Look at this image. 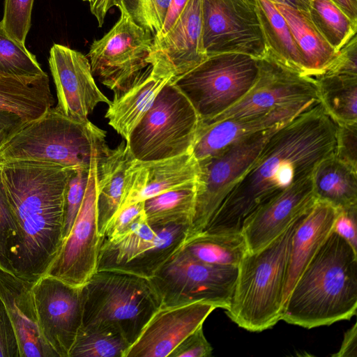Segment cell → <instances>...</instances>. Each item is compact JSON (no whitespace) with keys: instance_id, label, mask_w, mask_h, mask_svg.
<instances>
[{"instance_id":"cell-1","label":"cell","mask_w":357,"mask_h":357,"mask_svg":"<svg viewBox=\"0 0 357 357\" xmlns=\"http://www.w3.org/2000/svg\"><path fill=\"white\" fill-rule=\"evenodd\" d=\"M337 127L320 103L282 125L203 231L241 232L244 221L257 208L310 177L322 159L335 153Z\"/></svg>"},{"instance_id":"cell-2","label":"cell","mask_w":357,"mask_h":357,"mask_svg":"<svg viewBox=\"0 0 357 357\" xmlns=\"http://www.w3.org/2000/svg\"><path fill=\"white\" fill-rule=\"evenodd\" d=\"M0 165L16 227L10 271L35 282L46 273L63 242L65 194L74 169L24 160Z\"/></svg>"},{"instance_id":"cell-3","label":"cell","mask_w":357,"mask_h":357,"mask_svg":"<svg viewBox=\"0 0 357 357\" xmlns=\"http://www.w3.org/2000/svg\"><path fill=\"white\" fill-rule=\"evenodd\" d=\"M356 310L357 252L333 231L297 280L281 320L312 328L349 320Z\"/></svg>"},{"instance_id":"cell-4","label":"cell","mask_w":357,"mask_h":357,"mask_svg":"<svg viewBox=\"0 0 357 357\" xmlns=\"http://www.w3.org/2000/svg\"><path fill=\"white\" fill-rule=\"evenodd\" d=\"M303 215L264 247L248 252L239 264L230 305L226 310L239 327L261 332L281 320L291 239Z\"/></svg>"},{"instance_id":"cell-5","label":"cell","mask_w":357,"mask_h":357,"mask_svg":"<svg viewBox=\"0 0 357 357\" xmlns=\"http://www.w3.org/2000/svg\"><path fill=\"white\" fill-rule=\"evenodd\" d=\"M110 151L106 131L90 121L69 119L52 107L0 149V162L36 161L89 170Z\"/></svg>"},{"instance_id":"cell-6","label":"cell","mask_w":357,"mask_h":357,"mask_svg":"<svg viewBox=\"0 0 357 357\" xmlns=\"http://www.w3.org/2000/svg\"><path fill=\"white\" fill-rule=\"evenodd\" d=\"M81 291V326H114L131 344L161 305L149 279L121 271H96Z\"/></svg>"},{"instance_id":"cell-7","label":"cell","mask_w":357,"mask_h":357,"mask_svg":"<svg viewBox=\"0 0 357 357\" xmlns=\"http://www.w3.org/2000/svg\"><path fill=\"white\" fill-rule=\"evenodd\" d=\"M199 125L192 103L171 81L126 142L137 160L166 159L192 151Z\"/></svg>"},{"instance_id":"cell-8","label":"cell","mask_w":357,"mask_h":357,"mask_svg":"<svg viewBox=\"0 0 357 357\" xmlns=\"http://www.w3.org/2000/svg\"><path fill=\"white\" fill-rule=\"evenodd\" d=\"M258 73L257 59L226 52L208 56L172 82L192 103L200 123H204L239 101L255 84Z\"/></svg>"},{"instance_id":"cell-9","label":"cell","mask_w":357,"mask_h":357,"mask_svg":"<svg viewBox=\"0 0 357 357\" xmlns=\"http://www.w3.org/2000/svg\"><path fill=\"white\" fill-rule=\"evenodd\" d=\"M237 273L238 267L199 261L181 248L149 280L160 298V305L206 302L226 310L230 305Z\"/></svg>"},{"instance_id":"cell-10","label":"cell","mask_w":357,"mask_h":357,"mask_svg":"<svg viewBox=\"0 0 357 357\" xmlns=\"http://www.w3.org/2000/svg\"><path fill=\"white\" fill-rule=\"evenodd\" d=\"M286 123L250 135L213 156L198 161L199 172L195 211L187 239L205 229L233 187L259 155L269 138Z\"/></svg>"},{"instance_id":"cell-11","label":"cell","mask_w":357,"mask_h":357,"mask_svg":"<svg viewBox=\"0 0 357 357\" xmlns=\"http://www.w3.org/2000/svg\"><path fill=\"white\" fill-rule=\"evenodd\" d=\"M115 25L95 40L88 54L93 75L114 94L128 89L149 63L153 37L137 25L121 6Z\"/></svg>"},{"instance_id":"cell-12","label":"cell","mask_w":357,"mask_h":357,"mask_svg":"<svg viewBox=\"0 0 357 357\" xmlns=\"http://www.w3.org/2000/svg\"><path fill=\"white\" fill-rule=\"evenodd\" d=\"M202 13L207 56L237 52L258 59L266 54L255 0H202Z\"/></svg>"},{"instance_id":"cell-13","label":"cell","mask_w":357,"mask_h":357,"mask_svg":"<svg viewBox=\"0 0 357 357\" xmlns=\"http://www.w3.org/2000/svg\"><path fill=\"white\" fill-rule=\"evenodd\" d=\"M97 164L90 168L84 199L72 228L45 274L75 287L83 286L97 271L102 240L98 225Z\"/></svg>"},{"instance_id":"cell-14","label":"cell","mask_w":357,"mask_h":357,"mask_svg":"<svg viewBox=\"0 0 357 357\" xmlns=\"http://www.w3.org/2000/svg\"><path fill=\"white\" fill-rule=\"evenodd\" d=\"M257 60L258 76L248 92L226 111L200 125L254 116L279 106L319 101L314 79L287 68L268 52Z\"/></svg>"},{"instance_id":"cell-15","label":"cell","mask_w":357,"mask_h":357,"mask_svg":"<svg viewBox=\"0 0 357 357\" xmlns=\"http://www.w3.org/2000/svg\"><path fill=\"white\" fill-rule=\"evenodd\" d=\"M81 288L48 275L33 284L40 333L56 357H68L82 326Z\"/></svg>"},{"instance_id":"cell-16","label":"cell","mask_w":357,"mask_h":357,"mask_svg":"<svg viewBox=\"0 0 357 357\" xmlns=\"http://www.w3.org/2000/svg\"><path fill=\"white\" fill-rule=\"evenodd\" d=\"M49 64L56 89L55 107L65 116L86 122L99 103L110 104L96 84L89 59L81 52L54 44Z\"/></svg>"},{"instance_id":"cell-17","label":"cell","mask_w":357,"mask_h":357,"mask_svg":"<svg viewBox=\"0 0 357 357\" xmlns=\"http://www.w3.org/2000/svg\"><path fill=\"white\" fill-rule=\"evenodd\" d=\"M216 307L209 303L163 306L150 318L123 357H167Z\"/></svg>"},{"instance_id":"cell-18","label":"cell","mask_w":357,"mask_h":357,"mask_svg":"<svg viewBox=\"0 0 357 357\" xmlns=\"http://www.w3.org/2000/svg\"><path fill=\"white\" fill-rule=\"evenodd\" d=\"M199 172L192 151L158 160L134 158L126 170L119 210L170 190L195 186Z\"/></svg>"},{"instance_id":"cell-19","label":"cell","mask_w":357,"mask_h":357,"mask_svg":"<svg viewBox=\"0 0 357 357\" xmlns=\"http://www.w3.org/2000/svg\"><path fill=\"white\" fill-rule=\"evenodd\" d=\"M207 57L203 43L202 0H190L172 29L153 43L148 62L172 73L175 79Z\"/></svg>"},{"instance_id":"cell-20","label":"cell","mask_w":357,"mask_h":357,"mask_svg":"<svg viewBox=\"0 0 357 357\" xmlns=\"http://www.w3.org/2000/svg\"><path fill=\"white\" fill-rule=\"evenodd\" d=\"M311 176L257 208L244 221L241 232L249 252L264 247L315 203Z\"/></svg>"},{"instance_id":"cell-21","label":"cell","mask_w":357,"mask_h":357,"mask_svg":"<svg viewBox=\"0 0 357 357\" xmlns=\"http://www.w3.org/2000/svg\"><path fill=\"white\" fill-rule=\"evenodd\" d=\"M318 103L310 100L289 104L254 116L199 125L192 153L198 161L213 156L244 138L290 121Z\"/></svg>"},{"instance_id":"cell-22","label":"cell","mask_w":357,"mask_h":357,"mask_svg":"<svg viewBox=\"0 0 357 357\" xmlns=\"http://www.w3.org/2000/svg\"><path fill=\"white\" fill-rule=\"evenodd\" d=\"M33 283L0 268V298L14 327L20 357H56L40 333Z\"/></svg>"},{"instance_id":"cell-23","label":"cell","mask_w":357,"mask_h":357,"mask_svg":"<svg viewBox=\"0 0 357 357\" xmlns=\"http://www.w3.org/2000/svg\"><path fill=\"white\" fill-rule=\"evenodd\" d=\"M173 79L172 73L149 65L128 89L114 94L105 114L109 125L127 141L160 91Z\"/></svg>"},{"instance_id":"cell-24","label":"cell","mask_w":357,"mask_h":357,"mask_svg":"<svg viewBox=\"0 0 357 357\" xmlns=\"http://www.w3.org/2000/svg\"><path fill=\"white\" fill-rule=\"evenodd\" d=\"M337 208L317 200L302 217L291 243L283 305L306 266L333 231Z\"/></svg>"},{"instance_id":"cell-25","label":"cell","mask_w":357,"mask_h":357,"mask_svg":"<svg viewBox=\"0 0 357 357\" xmlns=\"http://www.w3.org/2000/svg\"><path fill=\"white\" fill-rule=\"evenodd\" d=\"M134 159L126 140L97 164L98 225L102 236L119 211L123 198L126 170Z\"/></svg>"},{"instance_id":"cell-26","label":"cell","mask_w":357,"mask_h":357,"mask_svg":"<svg viewBox=\"0 0 357 357\" xmlns=\"http://www.w3.org/2000/svg\"><path fill=\"white\" fill-rule=\"evenodd\" d=\"M54 102L47 74L24 78L0 73V110L15 113L30 122L45 114Z\"/></svg>"},{"instance_id":"cell-27","label":"cell","mask_w":357,"mask_h":357,"mask_svg":"<svg viewBox=\"0 0 357 357\" xmlns=\"http://www.w3.org/2000/svg\"><path fill=\"white\" fill-rule=\"evenodd\" d=\"M274 3L289 26L303 58L305 75L315 78L322 75L337 52L312 23L308 12Z\"/></svg>"},{"instance_id":"cell-28","label":"cell","mask_w":357,"mask_h":357,"mask_svg":"<svg viewBox=\"0 0 357 357\" xmlns=\"http://www.w3.org/2000/svg\"><path fill=\"white\" fill-rule=\"evenodd\" d=\"M311 181L317 200L337 209L357 206V170L340 160L334 153L315 166Z\"/></svg>"},{"instance_id":"cell-29","label":"cell","mask_w":357,"mask_h":357,"mask_svg":"<svg viewBox=\"0 0 357 357\" xmlns=\"http://www.w3.org/2000/svg\"><path fill=\"white\" fill-rule=\"evenodd\" d=\"M267 52L287 68L305 75L301 54L289 26L271 0H255Z\"/></svg>"},{"instance_id":"cell-30","label":"cell","mask_w":357,"mask_h":357,"mask_svg":"<svg viewBox=\"0 0 357 357\" xmlns=\"http://www.w3.org/2000/svg\"><path fill=\"white\" fill-rule=\"evenodd\" d=\"M182 248L189 255L199 261L229 267H238L249 252L242 232L202 231L188 238Z\"/></svg>"},{"instance_id":"cell-31","label":"cell","mask_w":357,"mask_h":357,"mask_svg":"<svg viewBox=\"0 0 357 357\" xmlns=\"http://www.w3.org/2000/svg\"><path fill=\"white\" fill-rule=\"evenodd\" d=\"M313 79L320 105L336 124L357 122V76L324 73Z\"/></svg>"},{"instance_id":"cell-32","label":"cell","mask_w":357,"mask_h":357,"mask_svg":"<svg viewBox=\"0 0 357 357\" xmlns=\"http://www.w3.org/2000/svg\"><path fill=\"white\" fill-rule=\"evenodd\" d=\"M162 226H151L145 220L127 235L116 240H102L98 271H119L126 263L141 256L158 242Z\"/></svg>"},{"instance_id":"cell-33","label":"cell","mask_w":357,"mask_h":357,"mask_svg":"<svg viewBox=\"0 0 357 357\" xmlns=\"http://www.w3.org/2000/svg\"><path fill=\"white\" fill-rule=\"evenodd\" d=\"M196 186L170 190L144 200V209L148 224L151 226L190 224L195 211Z\"/></svg>"},{"instance_id":"cell-34","label":"cell","mask_w":357,"mask_h":357,"mask_svg":"<svg viewBox=\"0 0 357 357\" xmlns=\"http://www.w3.org/2000/svg\"><path fill=\"white\" fill-rule=\"evenodd\" d=\"M130 345L123 333L114 326H81L68 357H123Z\"/></svg>"},{"instance_id":"cell-35","label":"cell","mask_w":357,"mask_h":357,"mask_svg":"<svg viewBox=\"0 0 357 357\" xmlns=\"http://www.w3.org/2000/svg\"><path fill=\"white\" fill-rule=\"evenodd\" d=\"M90 4L99 26L103 24L108 10L114 6H121L137 25L154 38L163 26L169 0H91Z\"/></svg>"},{"instance_id":"cell-36","label":"cell","mask_w":357,"mask_h":357,"mask_svg":"<svg viewBox=\"0 0 357 357\" xmlns=\"http://www.w3.org/2000/svg\"><path fill=\"white\" fill-rule=\"evenodd\" d=\"M307 12L312 23L336 52L356 34L357 23L331 0H310Z\"/></svg>"},{"instance_id":"cell-37","label":"cell","mask_w":357,"mask_h":357,"mask_svg":"<svg viewBox=\"0 0 357 357\" xmlns=\"http://www.w3.org/2000/svg\"><path fill=\"white\" fill-rule=\"evenodd\" d=\"M0 73L24 78L47 74L24 44L13 39L6 33L1 22Z\"/></svg>"},{"instance_id":"cell-38","label":"cell","mask_w":357,"mask_h":357,"mask_svg":"<svg viewBox=\"0 0 357 357\" xmlns=\"http://www.w3.org/2000/svg\"><path fill=\"white\" fill-rule=\"evenodd\" d=\"M33 0H5L1 21L6 33L17 41L24 43L31 26Z\"/></svg>"},{"instance_id":"cell-39","label":"cell","mask_w":357,"mask_h":357,"mask_svg":"<svg viewBox=\"0 0 357 357\" xmlns=\"http://www.w3.org/2000/svg\"><path fill=\"white\" fill-rule=\"evenodd\" d=\"M16 236L13 209L2 179L0 165V266L10 273L9 259Z\"/></svg>"},{"instance_id":"cell-40","label":"cell","mask_w":357,"mask_h":357,"mask_svg":"<svg viewBox=\"0 0 357 357\" xmlns=\"http://www.w3.org/2000/svg\"><path fill=\"white\" fill-rule=\"evenodd\" d=\"M90 169H73L66 190L63 241L69 234L82 204Z\"/></svg>"},{"instance_id":"cell-41","label":"cell","mask_w":357,"mask_h":357,"mask_svg":"<svg viewBox=\"0 0 357 357\" xmlns=\"http://www.w3.org/2000/svg\"><path fill=\"white\" fill-rule=\"evenodd\" d=\"M146 220L144 209V202L133 203L120 209L108 223L103 239L116 240L120 238Z\"/></svg>"},{"instance_id":"cell-42","label":"cell","mask_w":357,"mask_h":357,"mask_svg":"<svg viewBox=\"0 0 357 357\" xmlns=\"http://www.w3.org/2000/svg\"><path fill=\"white\" fill-rule=\"evenodd\" d=\"M337 125L334 155L357 170V122Z\"/></svg>"},{"instance_id":"cell-43","label":"cell","mask_w":357,"mask_h":357,"mask_svg":"<svg viewBox=\"0 0 357 357\" xmlns=\"http://www.w3.org/2000/svg\"><path fill=\"white\" fill-rule=\"evenodd\" d=\"M213 348L206 340L203 326L186 337L169 354L170 357H208Z\"/></svg>"},{"instance_id":"cell-44","label":"cell","mask_w":357,"mask_h":357,"mask_svg":"<svg viewBox=\"0 0 357 357\" xmlns=\"http://www.w3.org/2000/svg\"><path fill=\"white\" fill-rule=\"evenodd\" d=\"M324 73L357 76L356 34L337 52L334 59Z\"/></svg>"},{"instance_id":"cell-45","label":"cell","mask_w":357,"mask_h":357,"mask_svg":"<svg viewBox=\"0 0 357 357\" xmlns=\"http://www.w3.org/2000/svg\"><path fill=\"white\" fill-rule=\"evenodd\" d=\"M0 357H20L16 333L0 298Z\"/></svg>"},{"instance_id":"cell-46","label":"cell","mask_w":357,"mask_h":357,"mask_svg":"<svg viewBox=\"0 0 357 357\" xmlns=\"http://www.w3.org/2000/svg\"><path fill=\"white\" fill-rule=\"evenodd\" d=\"M337 211L333 231L343 238L357 252V206Z\"/></svg>"},{"instance_id":"cell-47","label":"cell","mask_w":357,"mask_h":357,"mask_svg":"<svg viewBox=\"0 0 357 357\" xmlns=\"http://www.w3.org/2000/svg\"><path fill=\"white\" fill-rule=\"evenodd\" d=\"M27 123L15 113L0 110V149Z\"/></svg>"},{"instance_id":"cell-48","label":"cell","mask_w":357,"mask_h":357,"mask_svg":"<svg viewBox=\"0 0 357 357\" xmlns=\"http://www.w3.org/2000/svg\"><path fill=\"white\" fill-rule=\"evenodd\" d=\"M190 0H169V5L163 26L153 43L160 40L174 25Z\"/></svg>"},{"instance_id":"cell-49","label":"cell","mask_w":357,"mask_h":357,"mask_svg":"<svg viewBox=\"0 0 357 357\" xmlns=\"http://www.w3.org/2000/svg\"><path fill=\"white\" fill-rule=\"evenodd\" d=\"M333 357H356L357 356V324L355 323L344 333L340 348Z\"/></svg>"},{"instance_id":"cell-50","label":"cell","mask_w":357,"mask_h":357,"mask_svg":"<svg viewBox=\"0 0 357 357\" xmlns=\"http://www.w3.org/2000/svg\"><path fill=\"white\" fill-rule=\"evenodd\" d=\"M355 23H357V0H331Z\"/></svg>"},{"instance_id":"cell-51","label":"cell","mask_w":357,"mask_h":357,"mask_svg":"<svg viewBox=\"0 0 357 357\" xmlns=\"http://www.w3.org/2000/svg\"><path fill=\"white\" fill-rule=\"evenodd\" d=\"M274 3H280L291 8L308 11L310 0H271Z\"/></svg>"},{"instance_id":"cell-52","label":"cell","mask_w":357,"mask_h":357,"mask_svg":"<svg viewBox=\"0 0 357 357\" xmlns=\"http://www.w3.org/2000/svg\"><path fill=\"white\" fill-rule=\"evenodd\" d=\"M83 1H89V2H90L91 0H83Z\"/></svg>"},{"instance_id":"cell-53","label":"cell","mask_w":357,"mask_h":357,"mask_svg":"<svg viewBox=\"0 0 357 357\" xmlns=\"http://www.w3.org/2000/svg\"><path fill=\"white\" fill-rule=\"evenodd\" d=\"M0 268H1V266H0Z\"/></svg>"}]
</instances>
